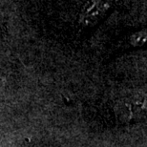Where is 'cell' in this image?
Instances as JSON below:
<instances>
[{
  "label": "cell",
  "instance_id": "obj_1",
  "mask_svg": "<svg viewBox=\"0 0 147 147\" xmlns=\"http://www.w3.org/2000/svg\"><path fill=\"white\" fill-rule=\"evenodd\" d=\"M112 0H88L80 13V23L85 27H92L107 16L111 10Z\"/></svg>",
  "mask_w": 147,
  "mask_h": 147
},
{
  "label": "cell",
  "instance_id": "obj_2",
  "mask_svg": "<svg viewBox=\"0 0 147 147\" xmlns=\"http://www.w3.org/2000/svg\"><path fill=\"white\" fill-rule=\"evenodd\" d=\"M143 99H123L119 102L117 106V117L123 121H131V119H136L143 116Z\"/></svg>",
  "mask_w": 147,
  "mask_h": 147
},
{
  "label": "cell",
  "instance_id": "obj_3",
  "mask_svg": "<svg viewBox=\"0 0 147 147\" xmlns=\"http://www.w3.org/2000/svg\"><path fill=\"white\" fill-rule=\"evenodd\" d=\"M145 37H146L145 33H143V32H140V33H138V34H135L134 36H132V38H135V39L137 38V40L132 41V43H133L134 45H142L145 41Z\"/></svg>",
  "mask_w": 147,
  "mask_h": 147
}]
</instances>
